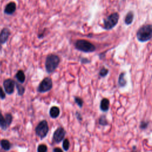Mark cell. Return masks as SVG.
Here are the masks:
<instances>
[{
  "label": "cell",
  "mask_w": 152,
  "mask_h": 152,
  "mask_svg": "<svg viewBox=\"0 0 152 152\" xmlns=\"http://www.w3.org/2000/svg\"><path fill=\"white\" fill-rule=\"evenodd\" d=\"M37 151L38 152H46L48 151V147L45 144H40L37 147Z\"/></svg>",
  "instance_id": "20"
},
{
  "label": "cell",
  "mask_w": 152,
  "mask_h": 152,
  "mask_svg": "<svg viewBox=\"0 0 152 152\" xmlns=\"http://www.w3.org/2000/svg\"><path fill=\"white\" fill-rule=\"evenodd\" d=\"M88 59H84V58H83V59H81V62L82 63H87V62H88Z\"/></svg>",
  "instance_id": "29"
},
{
  "label": "cell",
  "mask_w": 152,
  "mask_h": 152,
  "mask_svg": "<svg viewBox=\"0 0 152 152\" xmlns=\"http://www.w3.org/2000/svg\"><path fill=\"white\" fill-rule=\"evenodd\" d=\"M16 10V5L14 2H11L8 4L4 10V12L7 14L10 15L13 14Z\"/></svg>",
  "instance_id": "10"
},
{
  "label": "cell",
  "mask_w": 152,
  "mask_h": 152,
  "mask_svg": "<svg viewBox=\"0 0 152 152\" xmlns=\"http://www.w3.org/2000/svg\"><path fill=\"white\" fill-rule=\"evenodd\" d=\"M1 43H0V51H1Z\"/></svg>",
  "instance_id": "30"
},
{
  "label": "cell",
  "mask_w": 152,
  "mask_h": 152,
  "mask_svg": "<svg viewBox=\"0 0 152 152\" xmlns=\"http://www.w3.org/2000/svg\"><path fill=\"white\" fill-rule=\"evenodd\" d=\"M0 145L2 147V148L5 151H8L11 148V144H10V141L4 139V140H1Z\"/></svg>",
  "instance_id": "14"
},
{
  "label": "cell",
  "mask_w": 152,
  "mask_h": 152,
  "mask_svg": "<svg viewBox=\"0 0 152 152\" xmlns=\"http://www.w3.org/2000/svg\"><path fill=\"white\" fill-rule=\"evenodd\" d=\"M100 107L102 111L106 112L108 110L109 107V101L107 99L104 98L101 100Z\"/></svg>",
  "instance_id": "12"
},
{
  "label": "cell",
  "mask_w": 152,
  "mask_h": 152,
  "mask_svg": "<svg viewBox=\"0 0 152 152\" xmlns=\"http://www.w3.org/2000/svg\"><path fill=\"white\" fill-rule=\"evenodd\" d=\"M137 39L141 42H145L152 38V25L147 24L140 28L137 33Z\"/></svg>",
  "instance_id": "2"
},
{
  "label": "cell",
  "mask_w": 152,
  "mask_h": 152,
  "mask_svg": "<svg viewBox=\"0 0 152 152\" xmlns=\"http://www.w3.org/2000/svg\"><path fill=\"white\" fill-rule=\"evenodd\" d=\"M108 72H109V71L107 69H106L105 68H102L99 72V75L102 77H105L108 74Z\"/></svg>",
  "instance_id": "23"
},
{
  "label": "cell",
  "mask_w": 152,
  "mask_h": 152,
  "mask_svg": "<svg viewBox=\"0 0 152 152\" xmlns=\"http://www.w3.org/2000/svg\"><path fill=\"white\" fill-rule=\"evenodd\" d=\"M5 98V93H4L2 88L0 86V99L4 100Z\"/></svg>",
  "instance_id": "25"
},
{
  "label": "cell",
  "mask_w": 152,
  "mask_h": 152,
  "mask_svg": "<svg viewBox=\"0 0 152 152\" xmlns=\"http://www.w3.org/2000/svg\"><path fill=\"white\" fill-rule=\"evenodd\" d=\"M119 15L117 12L113 13L104 20V27L106 30L112 29L118 22Z\"/></svg>",
  "instance_id": "5"
},
{
  "label": "cell",
  "mask_w": 152,
  "mask_h": 152,
  "mask_svg": "<svg viewBox=\"0 0 152 152\" xmlns=\"http://www.w3.org/2000/svg\"><path fill=\"white\" fill-rule=\"evenodd\" d=\"M15 86H16V88L17 90L18 94L19 96L23 95V94L25 92V87L18 83H15Z\"/></svg>",
  "instance_id": "17"
},
{
  "label": "cell",
  "mask_w": 152,
  "mask_h": 152,
  "mask_svg": "<svg viewBox=\"0 0 152 152\" xmlns=\"http://www.w3.org/2000/svg\"><path fill=\"white\" fill-rule=\"evenodd\" d=\"M75 115H76V117H77V119H78V121H82V116H81V114H80L79 112H77Z\"/></svg>",
  "instance_id": "27"
},
{
  "label": "cell",
  "mask_w": 152,
  "mask_h": 152,
  "mask_svg": "<svg viewBox=\"0 0 152 152\" xmlns=\"http://www.w3.org/2000/svg\"><path fill=\"white\" fill-rule=\"evenodd\" d=\"M49 132V126L46 120L40 121L35 128V132L37 137L41 140L46 137Z\"/></svg>",
  "instance_id": "4"
},
{
  "label": "cell",
  "mask_w": 152,
  "mask_h": 152,
  "mask_svg": "<svg viewBox=\"0 0 152 152\" xmlns=\"http://www.w3.org/2000/svg\"><path fill=\"white\" fill-rule=\"evenodd\" d=\"M65 134V130L62 127H58L53 132V139L55 142L59 143L64 140Z\"/></svg>",
  "instance_id": "8"
},
{
  "label": "cell",
  "mask_w": 152,
  "mask_h": 152,
  "mask_svg": "<svg viewBox=\"0 0 152 152\" xmlns=\"http://www.w3.org/2000/svg\"><path fill=\"white\" fill-rule=\"evenodd\" d=\"M118 84L121 87H124L126 85V81L125 79V73L122 72L120 74L118 80Z\"/></svg>",
  "instance_id": "18"
},
{
  "label": "cell",
  "mask_w": 152,
  "mask_h": 152,
  "mask_svg": "<svg viewBox=\"0 0 152 152\" xmlns=\"http://www.w3.org/2000/svg\"><path fill=\"white\" fill-rule=\"evenodd\" d=\"M60 62L59 57L55 54H49L46 56L45 61V69L48 73L50 74L55 71Z\"/></svg>",
  "instance_id": "1"
},
{
  "label": "cell",
  "mask_w": 152,
  "mask_h": 152,
  "mask_svg": "<svg viewBox=\"0 0 152 152\" xmlns=\"http://www.w3.org/2000/svg\"><path fill=\"white\" fill-rule=\"evenodd\" d=\"M52 80L50 77L45 78L39 84L37 87V91L43 93L50 91L52 88Z\"/></svg>",
  "instance_id": "6"
},
{
  "label": "cell",
  "mask_w": 152,
  "mask_h": 152,
  "mask_svg": "<svg viewBox=\"0 0 152 152\" xmlns=\"http://www.w3.org/2000/svg\"><path fill=\"white\" fill-rule=\"evenodd\" d=\"M7 124L5 118L3 116L1 111L0 110V126L3 130H5L7 128Z\"/></svg>",
  "instance_id": "16"
},
{
  "label": "cell",
  "mask_w": 152,
  "mask_h": 152,
  "mask_svg": "<svg viewBox=\"0 0 152 152\" xmlns=\"http://www.w3.org/2000/svg\"><path fill=\"white\" fill-rule=\"evenodd\" d=\"M15 86V82L11 78L6 79L3 82V86H4L5 91L8 94H11L12 93H14Z\"/></svg>",
  "instance_id": "7"
},
{
  "label": "cell",
  "mask_w": 152,
  "mask_h": 152,
  "mask_svg": "<svg viewBox=\"0 0 152 152\" xmlns=\"http://www.w3.org/2000/svg\"><path fill=\"white\" fill-rule=\"evenodd\" d=\"M53 152H62V150L60 148L56 147V148L53 149Z\"/></svg>",
  "instance_id": "28"
},
{
  "label": "cell",
  "mask_w": 152,
  "mask_h": 152,
  "mask_svg": "<svg viewBox=\"0 0 152 152\" xmlns=\"http://www.w3.org/2000/svg\"><path fill=\"white\" fill-rule=\"evenodd\" d=\"M60 114V109L58 107L54 106H52L49 110V116L53 119L57 118Z\"/></svg>",
  "instance_id": "11"
},
{
  "label": "cell",
  "mask_w": 152,
  "mask_h": 152,
  "mask_svg": "<svg viewBox=\"0 0 152 152\" xmlns=\"http://www.w3.org/2000/svg\"><path fill=\"white\" fill-rule=\"evenodd\" d=\"M10 31L7 28H4L0 33V43L4 44L8 40L9 36H10Z\"/></svg>",
  "instance_id": "9"
},
{
  "label": "cell",
  "mask_w": 152,
  "mask_h": 152,
  "mask_svg": "<svg viewBox=\"0 0 152 152\" xmlns=\"http://www.w3.org/2000/svg\"><path fill=\"white\" fill-rule=\"evenodd\" d=\"M74 101L75 102L77 103V104L80 107H82L83 105V100H82V99H81L79 97L77 96H75L74 97Z\"/></svg>",
  "instance_id": "21"
},
{
  "label": "cell",
  "mask_w": 152,
  "mask_h": 152,
  "mask_svg": "<svg viewBox=\"0 0 152 152\" xmlns=\"http://www.w3.org/2000/svg\"><path fill=\"white\" fill-rule=\"evenodd\" d=\"M62 148L64 151H68L69 148V141L68 139H64L62 142Z\"/></svg>",
  "instance_id": "19"
},
{
  "label": "cell",
  "mask_w": 152,
  "mask_h": 152,
  "mask_svg": "<svg viewBox=\"0 0 152 152\" xmlns=\"http://www.w3.org/2000/svg\"><path fill=\"white\" fill-rule=\"evenodd\" d=\"M99 124L102 125H107V121L104 116H102L99 119Z\"/></svg>",
  "instance_id": "24"
},
{
  "label": "cell",
  "mask_w": 152,
  "mask_h": 152,
  "mask_svg": "<svg viewBox=\"0 0 152 152\" xmlns=\"http://www.w3.org/2000/svg\"><path fill=\"white\" fill-rule=\"evenodd\" d=\"M5 120H6V122H7V125L8 126H10L12 121V116L11 115V114L10 113H7L5 115Z\"/></svg>",
  "instance_id": "22"
},
{
  "label": "cell",
  "mask_w": 152,
  "mask_h": 152,
  "mask_svg": "<svg viewBox=\"0 0 152 152\" xmlns=\"http://www.w3.org/2000/svg\"><path fill=\"white\" fill-rule=\"evenodd\" d=\"M75 48L77 50L86 53L93 52L96 50V47L93 44L84 39L77 40L75 43Z\"/></svg>",
  "instance_id": "3"
},
{
  "label": "cell",
  "mask_w": 152,
  "mask_h": 152,
  "mask_svg": "<svg viewBox=\"0 0 152 152\" xmlns=\"http://www.w3.org/2000/svg\"><path fill=\"white\" fill-rule=\"evenodd\" d=\"M15 78L21 83H23L26 80V76L23 70H18L15 74Z\"/></svg>",
  "instance_id": "13"
},
{
  "label": "cell",
  "mask_w": 152,
  "mask_h": 152,
  "mask_svg": "<svg viewBox=\"0 0 152 152\" xmlns=\"http://www.w3.org/2000/svg\"><path fill=\"white\" fill-rule=\"evenodd\" d=\"M133 18H134V14L132 11H130L129 12L125 18V23L127 25H129V24H131L132 23V21H133Z\"/></svg>",
  "instance_id": "15"
},
{
  "label": "cell",
  "mask_w": 152,
  "mask_h": 152,
  "mask_svg": "<svg viewBox=\"0 0 152 152\" xmlns=\"http://www.w3.org/2000/svg\"><path fill=\"white\" fill-rule=\"evenodd\" d=\"M148 126V122H141V124H140V128L141 129H145Z\"/></svg>",
  "instance_id": "26"
}]
</instances>
